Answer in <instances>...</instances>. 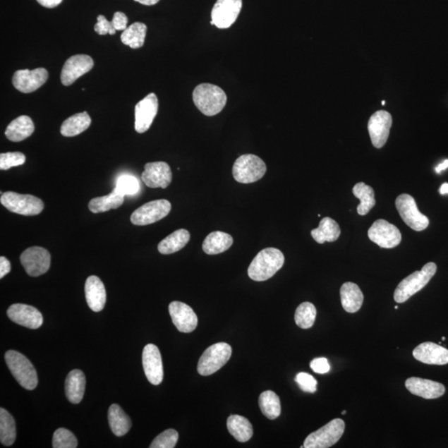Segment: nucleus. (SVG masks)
<instances>
[{"instance_id":"2","label":"nucleus","mask_w":448,"mask_h":448,"mask_svg":"<svg viewBox=\"0 0 448 448\" xmlns=\"http://www.w3.org/2000/svg\"><path fill=\"white\" fill-rule=\"evenodd\" d=\"M193 101L202 114L213 116L224 109L227 96L224 90L216 85L202 83L193 90Z\"/></svg>"},{"instance_id":"51","label":"nucleus","mask_w":448,"mask_h":448,"mask_svg":"<svg viewBox=\"0 0 448 448\" xmlns=\"http://www.w3.org/2000/svg\"><path fill=\"white\" fill-rule=\"evenodd\" d=\"M448 168V159H446L445 162H443L436 168V171L437 173H440L442 171H445L446 169Z\"/></svg>"},{"instance_id":"26","label":"nucleus","mask_w":448,"mask_h":448,"mask_svg":"<svg viewBox=\"0 0 448 448\" xmlns=\"http://www.w3.org/2000/svg\"><path fill=\"white\" fill-rule=\"evenodd\" d=\"M341 300L346 313H356L364 303V295L356 283L346 282L341 289Z\"/></svg>"},{"instance_id":"53","label":"nucleus","mask_w":448,"mask_h":448,"mask_svg":"<svg viewBox=\"0 0 448 448\" xmlns=\"http://www.w3.org/2000/svg\"><path fill=\"white\" fill-rule=\"evenodd\" d=\"M382 105H383V106L385 105V101L382 102Z\"/></svg>"},{"instance_id":"55","label":"nucleus","mask_w":448,"mask_h":448,"mask_svg":"<svg viewBox=\"0 0 448 448\" xmlns=\"http://www.w3.org/2000/svg\"><path fill=\"white\" fill-rule=\"evenodd\" d=\"M442 341H445L446 338L445 337H442Z\"/></svg>"},{"instance_id":"46","label":"nucleus","mask_w":448,"mask_h":448,"mask_svg":"<svg viewBox=\"0 0 448 448\" xmlns=\"http://www.w3.org/2000/svg\"><path fill=\"white\" fill-rule=\"evenodd\" d=\"M310 366L311 370L320 375L327 374V373L331 370V365H329L327 358H314V360L310 362Z\"/></svg>"},{"instance_id":"7","label":"nucleus","mask_w":448,"mask_h":448,"mask_svg":"<svg viewBox=\"0 0 448 448\" xmlns=\"http://www.w3.org/2000/svg\"><path fill=\"white\" fill-rule=\"evenodd\" d=\"M0 201L12 213L25 216L40 214L44 209V202L39 198L30 195H20L16 192L4 193Z\"/></svg>"},{"instance_id":"17","label":"nucleus","mask_w":448,"mask_h":448,"mask_svg":"<svg viewBox=\"0 0 448 448\" xmlns=\"http://www.w3.org/2000/svg\"><path fill=\"white\" fill-rule=\"evenodd\" d=\"M392 122V116L385 111H377L370 118L368 130L375 148L380 149L386 144Z\"/></svg>"},{"instance_id":"4","label":"nucleus","mask_w":448,"mask_h":448,"mask_svg":"<svg viewBox=\"0 0 448 448\" xmlns=\"http://www.w3.org/2000/svg\"><path fill=\"white\" fill-rule=\"evenodd\" d=\"M6 362L9 370L23 388L34 390L39 380L37 371L32 363L23 353L16 351H8L6 353Z\"/></svg>"},{"instance_id":"44","label":"nucleus","mask_w":448,"mask_h":448,"mask_svg":"<svg viewBox=\"0 0 448 448\" xmlns=\"http://www.w3.org/2000/svg\"><path fill=\"white\" fill-rule=\"evenodd\" d=\"M300 389L304 392L315 393L317 390V381L308 373L301 372L295 379Z\"/></svg>"},{"instance_id":"24","label":"nucleus","mask_w":448,"mask_h":448,"mask_svg":"<svg viewBox=\"0 0 448 448\" xmlns=\"http://www.w3.org/2000/svg\"><path fill=\"white\" fill-rule=\"evenodd\" d=\"M85 296L87 305L93 311L99 313L105 308L107 291L100 278L97 276L89 277L85 283Z\"/></svg>"},{"instance_id":"3","label":"nucleus","mask_w":448,"mask_h":448,"mask_svg":"<svg viewBox=\"0 0 448 448\" xmlns=\"http://www.w3.org/2000/svg\"><path fill=\"white\" fill-rule=\"evenodd\" d=\"M437 272L435 262H428L424 265L421 271L412 273L399 283L394 294V298L397 303H404L410 297L418 293L425 287Z\"/></svg>"},{"instance_id":"54","label":"nucleus","mask_w":448,"mask_h":448,"mask_svg":"<svg viewBox=\"0 0 448 448\" xmlns=\"http://www.w3.org/2000/svg\"><path fill=\"white\" fill-rule=\"evenodd\" d=\"M346 413V411H343V412H342V414H343V415H345Z\"/></svg>"},{"instance_id":"34","label":"nucleus","mask_w":448,"mask_h":448,"mask_svg":"<svg viewBox=\"0 0 448 448\" xmlns=\"http://www.w3.org/2000/svg\"><path fill=\"white\" fill-rule=\"evenodd\" d=\"M227 427L230 435L240 442L249 441L253 435L251 423L240 415H231L228 418Z\"/></svg>"},{"instance_id":"37","label":"nucleus","mask_w":448,"mask_h":448,"mask_svg":"<svg viewBox=\"0 0 448 448\" xmlns=\"http://www.w3.org/2000/svg\"><path fill=\"white\" fill-rule=\"evenodd\" d=\"M16 423L6 409L0 408V442L4 446H11L16 440Z\"/></svg>"},{"instance_id":"50","label":"nucleus","mask_w":448,"mask_h":448,"mask_svg":"<svg viewBox=\"0 0 448 448\" xmlns=\"http://www.w3.org/2000/svg\"><path fill=\"white\" fill-rule=\"evenodd\" d=\"M135 1L138 2L141 4H144V6H150L157 4L159 1V0H135Z\"/></svg>"},{"instance_id":"8","label":"nucleus","mask_w":448,"mask_h":448,"mask_svg":"<svg viewBox=\"0 0 448 448\" xmlns=\"http://www.w3.org/2000/svg\"><path fill=\"white\" fill-rule=\"evenodd\" d=\"M346 424L341 418L325 424L305 438V448H328L336 444L345 432Z\"/></svg>"},{"instance_id":"16","label":"nucleus","mask_w":448,"mask_h":448,"mask_svg":"<svg viewBox=\"0 0 448 448\" xmlns=\"http://www.w3.org/2000/svg\"><path fill=\"white\" fill-rule=\"evenodd\" d=\"M93 66V59L88 55L72 56L66 61L62 73H61V82L64 86H70L76 82L80 77L90 72Z\"/></svg>"},{"instance_id":"18","label":"nucleus","mask_w":448,"mask_h":448,"mask_svg":"<svg viewBox=\"0 0 448 448\" xmlns=\"http://www.w3.org/2000/svg\"><path fill=\"white\" fill-rule=\"evenodd\" d=\"M143 364L146 378L150 384L159 385L164 378L162 353L157 346L149 344L143 353Z\"/></svg>"},{"instance_id":"39","label":"nucleus","mask_w":448,"mask_h":448,"mask_svg":"<svg viewBox=\"0 0 448 448\" xmlns=\"http://www.w3.org/2000/svg\"><path fill=\"white\" fill-rule=\"evenodd\" d=\"M315 317H317V309L313 303H301L296 310L295 322L300 328L313 327Z\"/></svg>"},{"instance_id":"32","label":"nucleus","mask_w":448,"mask_h":448,"mask_svg":"<svg viewBox=\"0 0 448 448\" xmlns=\"http://www.w3.org/2000/svg\"><path fill=\"white\" fill-rule=\"evenodd\" d=\"M190 239L188 231L178 229L159 243L158 251L164 255L177 253L186 246Z\"/></svg>"},{"instance_id":"38","label":"nucleus","mask_w":448,"mask_h":448,"mask_svg":"<svg viewBox=\"0 0 448 448\" xmlns=\"http://www.w3.org/2000/svg\"><path fill=\"white\" fill-rule=\"evenodd\" d=\"M259 406L264 416L271 420L280 416L281 408V401L278 395L273 391L267 390L259 397Z\"/></svg>"},{"instance_id":"15","label":"nucleus","mask_w":448,"mask_h":448,"mask_svg":"<svg viewBox=\"0 0 448 448\" xmlns=\"http://www.w3.org/2000/svg\"><path fill=\"white\" fill-rule=\"evenodd\" d=\"M48 78L49 73L45 68L18 70L13 74L12 83L18 91L31 93L44 85Z\"/></svg>"},{"instance_id":"11","label":"nucleus","mask_w":448,"mask_h":448,"mask_svg":"<svg viewBox=\"0 0 448 448\" xmlns=\"http://www.w3.org/2000/svg\"><path fill=\"white\" fill-rule=\"evenodd\" d=\"M368 236L372 242L383 248L397 247L402 240L399 229L385 219L375 221L369 229Z\"/></svg>"},{"instance_id":"40","label":"nucleus","mask_w":448,"mask_h":448,"mask_svg":"<svg viewBox=\"0 0 448 448\" xmlns=\"http://www.w3.org/2000/svg\"><path fill=\"white\" fill-rule=\"evenodd\" d=\"M53 447L76 448L78 447L77 437L68 429L63 428L56 429L53 437Z\"/></svg>"},{"instance_id":"10","label":"nucleus","mask_w":448,"mask_h":448,"mask_svg":"<svg viewBox=\"0 0 448 448\" xmlns=\"http://www.w3.org/2000/svg\"><path fill=\"white\" fill-rule=\"evenodd\" d=\"M171 210V204L167 200H158L146 202L131 214V221L134 225L145 226L157 223L166 218Z\"/></svg>"},{"instance_id":"20","label":"nucleus","mask_w":448,"mask_h":448,"mask_svg":"<svg viewBox=\"0 0 448 448\" xmlns=\"http://www.w3.org/2000/svg\"><path fill=\"white\" fill-rule=\"evenodd\" d=\"M169 311L178 332L190 333L197 328V315L190 305L181 301H173L169 305Z\"/></svg>"},{"instance_id":"47","label":"nucleus","mask_w":448,"mask_h":448,"mask_svg":"<svg viewBox=\"0 0 448 448\" xmlns=\"http://www.w3.org/2000/svg\"><path fill=\"white\" fill-rule=\"evenodd\" d=\"M113 25L117 31H124L127 28V23H128V18L124 13L116 12L114 16H113L111 20Z\"/></svg>"},{"instance_id":"19","label":"nucleus","mask_w":448,"mask_h":448,"mask_svg":"<svg viewBox=\"0 0 448 448\" xmlns=\"http://www.w3.org/2000/svg\"><path fill=\"white\" fill-rule=\"evenodd\" d=\"M7 314L12 322L28 329H39L44 323L40 311L32 305L13 304L9 306Z\"/></svg>"},{"instance_id":"42","label":"nucleus","mask_w":448,"mask_h":448,"mask_svg":"<svg viewBox=\"0 0 448 448\" xmlns=\"http://www.w3.org/2000/svg\"><path fill=\"white\" fill-rule=\"evenodd\" d=\"M116 188L122 195H133L139 191L140 183L138 178L129 174H125L118 178Z\"/></svg>"},{"instance_id":"9","label":"nucleus","mask_w":448,"mask_h":448,"mask_svg":"<svg viewBox=\"0 0 448 448\" xmlns=\"http://www.w3.org/2000/svg\"><path fill=\"white\" fill-rule=\"evenodd\" d=\"M395 205L401 218L408 227L414 231H418V232H421L428 227L429 219L428 217L420 213L418 209L416 201L411 195H406V193L399 195L396 199Z\"/></svg>"},{"instance_id":"31","label":"nucleus","mask_w":448,"mask_h":448,"mask_svg":"<svg viewBox=\"0 0 448 448\" xmlns=\"http://www.w3.org/2000/svg\"><path fill=\"white\" fill-rule=\"evenodd\" d=\"M108 422L116 437H122L130 431L132 423L130 417L118 404H112L108 411Z\"/></svg>"},{"instance_id":"48","label":"nucleus","mask_w":448,"mask_h":448,"mask_svg":"<svg viewBox=\"0 0 448 448\" xmlns=\"http://www.w3.org/2000/svg\"><path fill=\"white\" fill-rule=\"evenodd\" d=\"M11 271V262L6 257L0 258V278L6 277Z\"/></svg>"},{"instance_id":"49","label":"nucleus","mask_w":448,"mask_h":448,"mask_svg":"<svg viewBox=\"0 0 448 448\" xmlns=\"http://www.w3.org/2000/svg\"><path fill=\"white\" fill-rule=\"evenodd\" d=\"M37 3H40L42 6L48 8H54L59 6L63 0H37Z\"/></svg>"},{"instance_id":"30","label":"nucleus","mask_w":448,"mask_h":448,"mask_svg":"<svg viewBox=\"0 0 448 448\" xmlns=\"http://www.w3.org/2000/svg\"><path fill=\"white\" fill-rule=\"evenodd\" d=\"M311 236L315 241L323 244L325 242L332 243L337 241L341 235V229L334 219L325 217L320 222L319 227L311 230Z\"/></svg>"},{"instance_id":"41","label":"nucleus","mask_w":448,"mask_h":448,"mask_svg":"<svg viewBox=\"0 0 448 448\" xmlns=\"http://www.w3.org/2000/svg\"><path fill=\"white\" fill-rule=\"evenodd\" d=\"M178 433L174 429H167L155 438L150 448H174L176 446Z\"/></svg>"},{"instance_id":"35","label":"nucleus","mask_w":448,"mask_h":448,"mask_svg":"<svg viewBox=\"0 0 448 448\" xmlns=\"http://www.w3.org/2000/svg\"><path fill=\"white\" fill-rule=\"evenodd\" d=\"M147 26L136 22L127 27L121 36V42L132 49H138L144 45Z\"/></svg>"},{"instance_id":"25","label":"nucleus","mask_w":448,"mask_h":448,"mask_svg":"<svg viewBox=\"0 0 448 448\" xmlns=\"http://www.w3.org/2000/svg\"><path fill=\"white\" fill-rule=\"evenodd\" d=\"M86 389V377L80 370H73L69 373L65 381V393L69 402L78 404L83 399Z\"/></svg>"},{"instance_id":"5","label":"nucleus","mask_w":448,"mask_h":448,"mask_svg":"<svg viewBox=\"0 0 448 448\" xmlns=\"http://www.w3.org/2000/svg\"><path fill=\"white\" fill-rule=\"evenodd\" d=\"M267 172L265 162L255 155H241L236 160L233 167V176L236 181L251 183L261 179Z\"/></svg>"},{"instance_id":"23","label":"nucleus","mask_w":448,"mask_h":448,"mask_svg":"<svg viewBox=\"0 0 448 448\" xmlns=\"http://www.w3.org/2000/svg\"><path fill=\"white\" fill-rule=\"evenodd\" d=\"M410 393L425 399H435L445 394L444 385L430 380L411 377L405 382Z\"/></svg>"},{"instance_id":"13","label":"nucleus","mask_w":448,"mask_h":448,"mask_svg":"<svg viewBox=\"0 0 448 448\" xmlns=\"http://www.w3.org/2000/svg\"><path fill=\"white\" fill-rule=\"evenodd\" d=\"M243 0H218L211 13V25L225 30L234 25L241 12Z\"/></svg>"},{"instance_id":"22","label":"nucleus","mask_w":448,"mask_h":448,"mask_svg":"<svg viewBox=\"0 0 448 448\" xmlns=\"http://www.w3.org/2000/svg\"><path fill=\"white\" fill-rule=\"evenodd\" d=\"M413 356L417 361L427 365L448 364V350L438 344L424 342L414 349Z\"/></svg>"},{"instance_id":"36","label":"nucleus","mask_w":448,"mask_h":448,"mask_svg":"<svg viewBox=\"0 0 448 448\" xmlns=\"http://www.w3.org/2000/svg\"><path fill=\"white\" fill-rule=\"evenodd\" d=\"M353 193L361 200V204L357 207L358 214L361 216L366 215L376 204L374 190L371 186L361 182L353 186Z\"/></svg>"},{"instance_id":"6","label":"nucleus","mask_w":448,"mask_h":448,"mask_svg":"<svg viewBox=\"0 0 448 448\" xmlns=\"http://www.w3.org/2000/svg\"><path fill=\"white\" fill-rule=\"evenodd\" d=\"M232 356V347L229 344L220 342L210 346L201 356L198 372L202 376H209L223 368Z\"/></svg>"},{"instance_id":"28","label":"nucleus","mask_w":448,"mask_h":448,"mask_svg":"<svg viewBox=\"0 0 448 448\" xmlns=\"http://www.w3.org/2000/svg\"><path fill=\"white\" fill-rule=\"evenodd\" d=\"M234 243L232 236L229 234L216 231L207 235L202 243V250L209 255H216L229 250Z\"/></svg>"},{"instance_id":"29","label":"nucleus","mask_w":448,"mask_h":448,"mask_svg":"<svg viewBox=\"0 0 448 448\" xmlns=\"http://www.w3.org/2000/svg\"><path fill=\"white\" fill-rule=\"evenodd\" d=\"M125 195L116 188L109 195L94 198L90 201L88 207L93 214L104 213L110 210H116L123 205Z\"/></svg>"},{"instance_id":"43","label":"nucleus","mask_w":448,"mask_h":448,"mask_svg":"<svg viewBox=\"0 0 448 448\" xmlns=\"http://www.w3.org/2000/svg\"><path fill=\"white\" fill-rule=\"evenodd\" d=\"M26 162L25 155L21 152H8L0 155V169L8 171V169L20 167Z\"/></svg>"},{"instance_id":"27","label":"nucleus","mask_w":448,"mask_h":448,"mask_svg":"<svg viewBox=\"0 0 448 448\" xmlns=\"http://www.w3.org/2000/svg\"><path fill=\"white\" fill-rule=\"evenodd\" d=\"M35 131L34 121L28 116H21L11 122L6 128V138L13 143L20 141L30 138Z\"/></svg>"},{"instance_id":"52","label":"nucleus","mask_w":448,"mask_h":448,"mask_svg":"<svg viewBox=\"0 0 448 448\" xmlns=\"http://www.w3.org/2000/svg\"><path fill=\"white\" fill-rule=\"evenodd\" d=\"M440 192L441 195H447V193H448V183H443V185L440 188Z\"/></svg>"},{"instance_id":"21","label":"nucleus","mask_w":448,"mask_h":448,"mask_svg":"<svg viewBox=\"0 0 448 448\" xmlns=\"http://www.w3.org/2000/svg\"><path fill=\"white\" fill-rule=\"evenodd\" d=\"M141 178L146 186L152 188H166L172 181L171 169L166 162L147 163L145 166Z\"/></svg>"},{"instance_id":"1","label":"nucleus","mask_w":448,"mask_h":448,"mask_svg":"<svg viewBox=\"0 0 448 448\" xmlns=\"http://www.w3.org/2000/svg\"><path fill=\"white\" fill-rule=\"evenodd\" d=\"M284 262V255L279 249L267 248L254 258L248 267V274L253 281H267L280 270Z\"/></svg>"},{"instance_id":"33","label":"nucleus","mask_w":448,"mask_h":448,"mask_svg":"<svg viewBox=\"0 0 448 448\" xmlns=\"http://www.w3.org/2000/svg\"><path fill=\"white\" fill-rule=\"evenodd\" d=\"M91 123V117L87 111L78 113L63 121L61 126V134L65 138H73L87 130Z\"/></svg>"},{"instance_id":"45","label":"nucleus","mask_w":448,"mask_h":448,"mask_svg":"<svg viewBox=\"0 0 448 448\" xmlns=\"http://www.w3.org/2000/svg\"><path fill=\"white\" fill-rule=\"evenodd\" d=\"M94 30H95V32H97L99 35H114L116 32L112 22L108 21L106 17L103 16H99L97 17V23Z\"/></svg>"},{"instance_id":"12","label":"nucleus","mask_w":448,"mask_h":448,"mask_svg":"<svg viewBox=\"0 0 448 448\" xmlns=\"http://www.w3.org/2000/svg\"><path fill=\"white\" fill-rule=\"evenodd\" d=\"M20 261L28 275L40 277L49 270L51 255L44 248L32 247L21 254Z\"/></svg>"},{"instance_id":"14","label":"nucleus","mask_w":448,"mask_h":448,"mask_svg":"<svg viewBox=\"0 0 448 448\" xmlns=\"http://www.w3.org/2000/svg\"><path fill=\"white\" fill-rule=\"evenodd\" d=\"M158 108V98L155 93H150L143 100L136 104L135 129L138 133H145L150 129L157 115Z\"/></svg>"}]
</instances>
